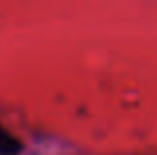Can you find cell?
<instances>
[{"instance_id": "6da1fadb", "label": "cell", "mask_w": 157, "mask_h": 155, "mask_svg": "<svg viewBox=\"0 0 157 155\" xmlns=\"http://www.w3.org/2000/svg\"><path fill=\"white\" fill-rule=\"evenodd\" d=\"M22 151V143L6 127L0 125V155H18Z\"/></svg>"}]
</instances>
